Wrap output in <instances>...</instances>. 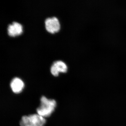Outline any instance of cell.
I'll use <instances>...</instances> for the list:
<instances>
[{
	"mask_svg": "<svg viewBox=\"0 0 126 126\" xmlns=\"http://www.w3.org/2000/svg\"><path fill=\"white\" fill-rule=\"evenodd\" d=\"M40 107L36 110L38 115L44 118L48 117L54 111L56 103L54 99H47L43 96L40 99Z\"/></svg>",
	"mask_w": 126,
	"mask_h": 126,
	"instance_id": "cell-1",
	"label": "cell"
},
{
	"mask_svg": "<svg viewBox=\"0 0 126 126\" xmlns=\"http://www.w3.org/2000/svg\"><path fill=\"white\" fill-rule=\"evenodd\" d=\"M46 120L38 114L23 116L20 122L21 126H44Z\"/></svg>",
	"mask_w": 126,
	"mask_h": 126,
	"instance_id": "cell-2",
	"label": "cell"
},
{
	"mask_svg": "<svg viewBox=\"0 0 126 126\" xmlns=\"http://www.w3.org/2000/svg\"><path fill=\"white\" fill-rule=\"evenodd\" d=\"M45 27L47 31L54 33L58 31L60 29V24L56 17L48 18L46 19Z\"/></svg>",
	"mask_w": 126,
	"mask_h": 126,
	"instance_id": "cell-3",
	"label": "cell"
},
{
	"mask_svg": "<svg viewBox=\"0 0 126 126\" xmlns=\"http://www.w3.org/2000/svg\"><path fill=\"white\" fill-rule=\"evenodd\" d=\"M67 70V67L65 63L62 61H56L53 63L50 68V71L55 76L58 75L60 72L65 73Z\"/></svg>",
	"mask_w": 126,
	"mask_h": 126,
	"instance_id": "cell-4",
	"label": "cell"
},
{
	"mask_svg": "<svg viewBox=\"0 0 126 126\" xmlns=\"http://www.w3.org/2000/svg\"><path fill=\"white\" fill-rule=\"evenodd\" d=\"M7 31L10 36H14L19 35L23 32V26L19 23L14 21L12 24L9 25Z\"/></svg>",
	"mask_w": 126,
	"mask_h": 126,
	"instance_id": "cell-5",
	"label": "cell"
},
{
	"mask_svg": "<svg viewBox=\"0 0 126 126\" xmlns=\"http://www.w3.org/2000/svg\"><path fill=\"white\" fill-rule=\"evenodd\" d=\"M10 86L13 92L18 94L22 92L24 87V84L20 79L15 78L12 80Z\"/></svg>",
	"mask_w": 126,
	"mask_h": 126,
	"instance_id": "cell-6",
	"label": "cell"
}]
</instances>
